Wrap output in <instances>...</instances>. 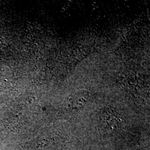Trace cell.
<instances>
[{
	"label": "cell",
	"instance_id": "obj_1",
	"mask_svg": "<svg viewBox=\"0 0 150 150\" xmlns=\"http://www.w3.org/2000/svg\"><path fill=\"white\" fill-rule=\"evenodd\" d=\"M121 113L112 107L102 108L98 113V122L102 131L108 134L117 132L123 125Z\"/></svg>",
	"mask_w": 150,
	"mask_h": 150
},
{
	"label": "cell",
	"instance_id": "obj_2",
	"mask_svg": "<svg viewBox=\"0 0 150 150\" xmlns=\"http://www.w3.org/2000/svg\"><path fill=\"white\" fill-rule=\"evenodd\" d=\"M89 97V92L85 90L76 91L68 98L64 106L69 111H76L86 105L88 101Z\"/></svg>",
	"mask_w": 150,
	"mask_h": 150
}]
</instances>
